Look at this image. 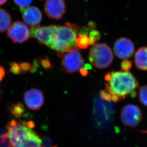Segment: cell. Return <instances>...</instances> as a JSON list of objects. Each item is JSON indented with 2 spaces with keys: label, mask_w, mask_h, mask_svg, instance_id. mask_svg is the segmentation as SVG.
Returning <instances> with one entry per match:
<instances>
[{
  "label": "cell",
  "mask_w": 147,
  "mask_h": 147,
  "mask_svg": "<svg viewBox=\"0 0 147 147\" xmlns=\"http://www.w3.org/2000/svg\"><path fill=\"white\" fill-rule=\"evenodd\" d=\"M6 128V132L0 135V143L6 147H43L41 137L26 121L13 119Z\"/></svg>",
  "instance_id": "6da1fadb"
},
{
  "label": "cell",
  "mask_w": 147,
  "mask_h": 147,
  "mask_svg": "<svg viewBox=\"0 0 147 147\" xmlns=\"http://www.w3.org/2000/svg\"><path fill=\"white\" fill-rule=\"evenodd\" d=\"M110 79L106 84L108 92L116 95L120 100H123L127 96L134 98L136 96L139 83L131 73L113 71L110 72Z\"/></svg>",
  "instance_id": "7a4b0ae2"
},
{
  "label": "cell",
  "mask_w": 147,
  "mask_h": 147,
  "mask_svg": "<svg viewBox=\"0 0 147 147\" xmlns=\"http://www.w3.org/2000/svg\"><path fill=\"white\" fill-rule=\"evenodd\" d=\"M113 52L105 43L95 44L89 50L88 59L93 66L99 69L109 67L113 61Z\"/></svg>",
  "instance_id": "3957f363"
},
{
  "label": "cell",
  "mask_w": 147,
  "mask_h": 147,
  "mask_svg": "<svg viewBox=\"0 0 147 147\" xmlns=\"http://www.w3.org/2000/svg\"><path fill=\"white\" fill-rule=\"evenodd\" d=\"M78 48H74L68 52L64 53L62 66L67 73H74L83 67L84 60Z\"/></svg>",
  "instance_id": "277c9868"
},
{
  "label": "cell",
  "mask_w": 147,
  "mask_h": 147,
  "mask_svg": "<svg viewBox=\"0 0 147 147\" xmlns=\"http://www.w3.org/2000/svg\"><path fill=\"white\" fill-rule=\"evenodd\" d=\"M121 120L128 127H135L142 119V111L137 105L129 104L123 107L121 112Z\"/></svg>",
  "instance_id": "5b68a950"
},
{
  "label": "cell",
  "mask_w": 147,
  "mask_h": 147,
  "mask_svg": "<svg viewBox=\"0 0 147 147\" xmlns=\"http://www.w3.org/2000/svg\"><path fill=\"white\" fill-rule=\"evenodd\" d=\"M7 36L13 42L22 43L30 38V30L24 23L16 21L10 26Z\"/></svg>",
  "instance_id": "8992f818"
},
{
  "label": "cell",
  "mask_w": 147,
  "mask_h": 147,
  "mask_svg": "<svg viewBox=\"0 0 147 147\" xmlns=\"http://www.w3.org/2000/svg\"><path fill=\"white\" fill-rule=\"evenodd\" d=\"M44 8L47 16L55 20L61 19L66 11L65 0H47Z\"/></svg>",
  "instance_id": "52a82bcc"
},
{
  "label": "cell",
  "mask_w": 147,
  "mask_h": 147,
  "mask_svg": "<svg viewBox=\"0 0 147 147\" xmlns=\"http://www.w3.org/2000/svg\"><path fill=\"white\" fill-rule=\"evenodd\" d=\"M114 51L117 57L125 59L132 56L135 51L134 45L129 38L122 37L116 41Z\"/></svg>",
  "instance_id": "ba28073f"
},
{
  "label": "cell",
  "mask_w": 147,
  "mask_h": 147,
  "mask_svg": "<svg viewBox=\"0 0 147 147\" xmlns=\"http://www.w3.org/2000/svg\"><path fill=\"white\" fill-rule=\"evenodd\" d=\"M54 28V25L42 27L39 26H32L30 29V35L37 39L40 44L49 47L51 44Z\"/></svg>",
  "instance_id": "9c48e42d"
},
{
  "label": "cell",
  "mask_w": 147,
  "mask_h": 147,
  "mask_svg": "<svg viewBox=\"0 0 147 147\" xmlns=\"http://www.w3.org/2000/svg\"><path fill=\"white\" fill-rule=\"evenodd\" d=\"M24 102L31 110L39 109L44 105L45 98L42 91L36 88L30 89L24 94Z\"/></svg>",
  "instance_id": "30bf717a"
},
{
  "label": "cell",
  "mask_w": 147,
  "mask_h": 147,
  "mask_svg": "<svg viewBox=\"0 0 147 147\" xmlns=\"http://www.w3.org/2000/svg\"><path fill=\"white\" fill-rule=\"evenodd\" d=\"M77 34L78 33L69 28L54 25V34L55 38L76 48Z\"/></svg>",
  "instance_id": "8fae6325"
},
{
  "label": "cell",
  "mask_w": 147,
  "mask_h": 147,
  "mask_svg": "<svg viewBox=\"0 0 147 147\" xmlns=\"http://www.w3.org/2000/svg\"><path fill=\"white\" fill-rule=\"evenodd\" d=\"M20 11L22 13L23 20L29 26H35L42 21V12L36 6H29Z\"/></svg>",
  "instance_id": "7c38bea8"
},
{
  "label": "cell",
  "mask_w": 147,
  "mask_h": 147,
  "mask_svg": "<svg viewBox=\"0 0 147 147\" xmlns=\"http://www.w3.org/2000/svg\"><path fill=\"white\" fill-rule=\"evenodd\" d=\"M134 62L138 69L147 71V47H142L135 54Z\"/></svg>",
  "instance_id": "4fadbf2b"
},
{
  "label": "cell",
  "mask_w": 147,
  "mask_h": 147,
  "mask_svg": "<svg viewBox=\"0 0 147 147\" xmlns=\"http://www.w3.org/2000/svg\"><path fill=\"white\" fill-rule=\"evenodd\" d=\"M11 15L7 10L0 8V33L7 31L11 24Z\"/></svg>",
  "instance_id": "5bb4252c"
},
{
  "label": "cell",
  "mask_w": 147,
  "mask_h": 147,
  "mask_svg": "<svg viewBox=\"0 0 147 147\" xmlns=\"http://www.w3.org/2000/svg\"><path fill=\"white\" fill-rule=\"evenodd\" d=\"M11 114L14 117L19 119L23 116H24L25 109L23 104L17 103L11 105L10 108Z\"/></svg>",
  "instance_id": "9a60e30c"
},
{
  "label": "cell",
  "mask_w": 147,
  "mask_h": 147,
  "mask_svg": "<svg viewBox=\"0 0 147 147\" xmlns=\"http://www.w3.org/2000/svg\"><path fill=\"white\" fill-rule=\"evenodd\" d=\"M90 39L86 34H78L76 37V45L79 48L85 49L90 45Z\"/></svg>",
  "instance_id": "2e32d148"
},
{
  "label": "cell",
  "mask_w": 147,
  "mask_h": 147,
  "mask_svg": "<svg viewBox=\"0 0 147 147\" xmlns=\"http://www.w3.org/2000/svg\"><path fill=\"white\" fill-rule=\"evenodd\" d=\"M139 98L140 102L145 106L147 107V85L143 86L140 88Z\"/></svg>",
  "instance_id": "e0dca14e"
},
{
  "label": "cell",
  "mask_w": 147,
  "mask_h": 147,
  "mask_svg": "<svg viewBox=\"0 0 147 147\" xmlns=\"http://www.w3.org/2000/svg\"><path fill=\"white\" fill-rule=\"evenodd\" d=\"M90 39V45H94L95 43L98 41L101 37V34L98 30H92L89 33Z\"/></svg>",
  "instance_id": "ac0fdd59"
},
{
  "label": "cell",
  "mask_w": 147,
  "mask_h": 147,
  "mask_svg": "<svg viewBox=\"0 0 147 147\" xmlns=\"http://www.w3.org/2000/svg\"><path fill=\"white\" fill-rule=\"evenodd\" d=\"M10 71L11 73L15 75L21 74L24 72L21 68L20 64L14 62L10 64Z\"/></svg>",
  "instance_id": "d6986e66"
},
{
  "label": "cell",
  "mask_w": 147,
  "mask_h": 147,
  "mask_svg": "<svg viewBox=\"0 0 147 147\" xmlns=\"http://www.w3.org/2000/svg\"><path fill=\"white\" fill-rule=\"evenodd\" d=\"M13 1L16 5L20 8V10H22L29 7L31 4L32 0H13Z\"/></svg>",
  "instance_id": "ffe728a7"
},
{
  "label": "cell",
  "mask_w": 147,
  "mask_h": 147,
  "mask_svg": "<svg viewBox=\"0 0 147 147\" xmlns=\"http://www.w3.org/2000/svg\"><path fill=\"white\" fill-rule=\"evenodd\" d=\"M99 95L100 98L103 99L104 100L107 102H110L111 100V94L105 90H101L99 93Z\"/></svg>",
  "instance_id": "44dd1931"
},
{
  "label": "cell",
  "mask_w": 147,
  "mask_h": 147,
  "mask_svg": "<svg viewBox=\"0 0 147 147\" xmlns=\"http://www.w3.org/2000/svg\"><path fill=\"white\" fill-rule=\"evenodd\" d=\"M131 62L128 60H124L122 62L121 64V68L123 71L128 72L129 70L131 68Z\"/></svg>",
  "instance_id": "7402d4cb"
},
{
  "label": "cell",
  "mask_w": 147,
  "mask_h": 147,
  "mask_svg": "<svg viewBox=\"0 0 147 147\" xmlns=\"http://www.w3.org/2000/svg\"><path fill=\"white\" fill-rule=\"evenodd\" d=\"M40 65L42 66L43 68L47 70L51 68L52 66L51 65V62L47 58H43L41 59Z\"/></svg>",
  "instance_id": "603a6c76"
},
{
  "label": "cell",
  "mask_w": 147,
  "mask_h": 147,
  "mask_svg": "<svg viewBox=\"0 0 147 147\" xmlns=\"http://www.w3.org/2000/svg\"><path fill=\"white\" fill-rule=\"evenodd\" d=\"M65 26L71 29H73L76 32V33H78V34L79 32V30L80 29V28L78 25L76 24H71V23H68V22L65 24Z\"/></svg>",
  "instance_id": "cb8c5ba5"
},
{
  "label": "cell",
  "mask_w": 147,
  "mask_h": 147,
  "mask_svg": "<svg viewBox=\"0 0 147 147\" xmlns=\"http://www.w3.org/2000/svg\"><path fill=\"white\" fill-rule=\"evenodd\" d=\"M20 65L22 70L24 72L29 71L30 67L31 66L30 63L28 62L21 63H20Z\"/></svg>",
  "instance_id": "d4e9b609"
},
{
  "label": "cell",
  "mask_w": 147,
  "mask_h": 147,
  "mask_svg": "<svg viewBox=\"0 0 147 147\" xmlns=\"http://www.w3.org/2000/svg\"><path fill=\"white\" fill-rule=\"evenodd\" d=\"M89 29L88 27H86V26H83L81 27L80 30H79V34H86L88 35L89 33Z\"/></svg>",
  "instance_id": "484cf974"
},
{
  "label": "cell",
  "mask_w": 147,
  "mask_h": 147,
  "mask_svg": "<svg viewBox=\"0 0 147 147\" xmlns=\"http://www.w3.org/2000/svg\"><path fill=\"white\" fill-rule=\"evenodd\" d=\"M96 24L94 22L90 21L88 23V28L89 30H94L96 28Z\"/></svg>",
  "instance_id": "4316f807"
},
{
  "label": "cell",
  "mask_w": 147,
  "mask_h": 147,
  "mask_svg": "<svg viewBox=\"0 0 147 147\" xmlns=\"http://www.w3.org/2000/svg\"><path fill=\"white\" fill-rule=\"evenodd\" d=\"M5 75V69L3 67L0 66V81L2 80Z\"/></svg>",
  "instance_id": "83f0119b"
},
{
  "label": "cell",
  "mask_w": 147,
  "mask_h": 147,
  "mask_svg": "<svg viewBox=\"0 0 147 147\" xmlns=\"http://www.w3.org/2000/svg\"><path fill=\"white\" fill-rule=\"evenodd\" d=\"M79 71H80L81 75H82L83 76H87L88 74V70L86 69L85 68H83V67L81 68Z\"/></svg>",
  "instance_id": "f1b7e54d"
},
{
  "label": "cell",
  "mask_w": 147,
  "mask_h": 147,
  "mask_svg": "<svg viewBox=\"0 0 147 147\" xmlns=\"http://www.w3.org/2000/svg\"><path fill=\"white\" fill-rule=\"evenodd\" d=\"M36 70L37 67L35 66L34 65H31V66L30 67V70H29L30 72L32 73H34L36 72Z\"/></svg>",
  "instance_id": "f546056e"
},
{
  "label": "cell",
  "mask_w": 147,
  "mask_h": 147,
  "mask_svg": "<svg viewBox=\"0 0 147 147\" xmlns=\"http://www.w3.org/2000/svg\"><path fill=\"white\" fill-rule=\"evenodd\" d=\"M84 68L86 70H91L92 69V67L89 64H86L84 65Z\"/></svg>",
  "instance_id": "4dcf8cb0"
},
{
  "label": "cell",
  "mask_w": 147,
  "mask_h": 147,
  "mask_svg": "<svg viewBox=\"0 0 147 147\" xmlns=\"http://www.w3.org/2000/svg\"><path fill=\"white\" fill-rule=\"evenodd\" d=\"M7 1L8 0H0V6L3 5L5 4Z\"/></svg>",
  "instance_id": "1f68e13d"
},
{
  "label": "cell",
  "mask_w": 147,
  "mask_h": 147,
  "mask_svg": "<svg viewBox=\"0 0 147 147\" xmlns=\"http://www.w3.org/2000/svg\"><path fill=\"white\" fill-rule=\"evenodd\" d=\"M57 147V146H53V147Z\"/></svg>",
  "instance_id": "d6a6232c"
},
{
  "label": "cell",
  "mask_w": 147,
  "mask_h": 147,
  "mask_svg": "<svg viewBox=\"0 0 147 147\" xmlns=\"http://www.w3.org/2000/svg\"><path fill=\"white\" fill-rule=\"evenodd\" d=\"M145 132H147V131H145Z\"/></svg>",
  "instance_id": "836d02e7"
}]
</instances>
